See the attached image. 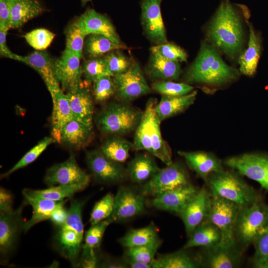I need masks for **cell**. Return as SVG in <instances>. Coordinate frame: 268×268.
<instances>
[{
    "label": "cell",
    "instance_id": "obj_26",
    "mask_svg": "<svg viewBox=\"0 0 268 268\" xmlns=\"http://www.w3.org/2000/svg\"><path fill=\"white\" fill-rule=\"evenodd\" d=\"M74 118L93 125V105L90 91L81 84L66 94Z\"/></svg>",
    "mask_w": 268,
    "mask_h": 268
},
{
    "label": "cell",
    "instance_id": "obj_31",
    "mask_svg": "<svg viewBox=\"0 0 268 268\" xmlns=\"http://www.w3.org/2000/svg\"><path fill=\"white\" fill-rule=\"evenodd\" d=\"M221 242L222 235L220 230L213 223L206 220L194 230L183 248H208L220 244Z\"/></svg>",
    "mask_w": 268,
    "mask_h": 268
},
{
    "label": "cell",
    "instance_id": "obj_28",
    "mask_svg": "<svg viewBox=\"0 0 268 268\" xmlns=\"http://www.w3.org/2000/svg\"><path fill=\"white\" fill-rule=\"evenodd\" d=\"M126 169L127 178L137 184H143L160 169L154 159L146 153L135 155Z\"/></svg>",
    "mask_w": 268,
    "mask_h": 268
},
{
    "label": "cell",
    "instance_id": "obj_35",
    "mask_svg": "<svg viewBox=\"0 0 268 268\" xmlns=\"http://www.w3.org/2000/svg\"><path fill=\"white\" fill-rule=\"evenodd\" d=\"M160 242L161 240L153 223L142 228L131 229L119 240V243L125 248Z\"/></svg>",
    "mask_w": 268,
    "mask_h": 268
},
{
    "label": "cell",
    "instance_id": "obj_39",
    "mask_svg": "<svg viewBox=\"0 0 268 268\" xmlns=\"http://www.w3.org/2000/svg\"><path fill=\"white\" fill-rule=\"evenodd\" d=\"M111 223V221L107 218L91 226L85 233L84 243L82 245L80 256L93 254L100 251V246L103 237Z\"/></svg>",
    "mask_w": 268,
    "mask_h": 268
},
{
    "label": "cell",
    "instance_id": "obj_20",
    "mask_svg": "<svg viewBox=\"0 0 268 268\" xmlns=\"http://www.w3.org/2000/svg\"><path fill=\"white\" fill-rule=\"evenodd\" d=\"M199 190L191 184L155 196L150 203L156 209L179 214Z\"/></svg>",
    "mask_w": 268,
    "mask_h": 268
},
{
    "label": "cell",
    "instance_id": "obj_46",
    "mask_svg": "<svg viewBox=\"0 0 268 268\" xmlns=\"http://www.w3.org/2000/svg\"><path fill=\"white\" fill-rule=\"evenodd\" d=\"M93 94L97 102H104L116 93L115 84L111 75L101 76L93 81Z\"/></svg>",
    "mask_w": 268,
    "mask_h": 268
},
{
    "label": "cell",
    "instance_id": "obj_7",
    "mask_svg": "<svg viewBox=\"0 0 268 268\" xmlns=\"http://www.w3.org/2000/svg\"><path fill=\"white\" fill-rule=\"evenodd\" d=\"M268 225V204L261 198L240 207L234 227L236 241L243 247L254 244Z\"/></svg>",
    "mask_w": 268,
    "mask_h": 268
},
{
    "label": "cell",
    "instance_id": "obj_59",
    "mask_svg": "<svg viewBox=\"0 0 268 268\" xmlns=\"http://www.w3.org/2000/svg\"><path fill=\"white\" fill-rule=\"evenodd\" d=\"M7 0L11 1V0Z\"/></svg>",
    "mask_w": 268,
    "mask_h": 268
},
{
    "label": "cell",
    "instance_id": "obj_17",
    "mask_svg": "<svg viewBox=\"0 0 268 268\" xmlns=\"http://www.w3.org/2000/svg\"><path fill=\"white\" fill-rule=\"evenodd\" d=\"M161 0H142L141 24L144 31L152 42L157 45L167 42L161 11Z\"/></svg>",
    "mask_w": 268,
    "mask_h": 268
},
{
    "label": "cell",
    "instance_id": "obj_24",
    "mask_svg": "<svg viewBox=\"0 0 268 268\" xmlns=\"http://www.w3.org/2000/svg\"><path fill=\"white\" fill-rule=\"evenodd\" d=\"M49 92L53 104L51 117V135L56 142L61 143V134L63 128L74 118L66 94L60 87Z\"/></svg>",
    "mask_w": 268,
    "mask_h": 268
},
{
    "label": "cell",
    "instance_id": "obj_43",
    "mask_svg": "<svg viewBox=\"0 0 268 268\" xmlns=\"http://www.w3.org/2000/svg\"><path fill=\"white\" fill-rule=\"evenodd\" d=\"M115 195L109 192L94 204L90 213L89 222L91 225L107 219L112 214Z\"/></svg>",
    "mask_w": 268,
    "mask_h": 268
},
{
    "label": "cell",
    "instance_id": "obj_38",
    "mask_svg": "<svg viewBox=\"0 0 268 268\" xmlns=\"http://www.w3.org/2000/svg\"><path fill=\"white\" fill-rule=\"evenodd\" d=\"M79 185H58L41 190L25 189L22 191L29 195L55 201H61L73 198L78 192L86 189Z\"/></svg>",
    "mask_w": 268,
    "mask_h": 268
},
{
    "label": "cell",
    "instance_id": "obj_25",
    "mask_svg": "<svg viewBox=\"0 0 268 268\" xmlns=\"http://www.w3.org/2000/svg\"><path fill=\"white\" fill-rule=\"evenodd\" d=\"M93 134V125L73 118L63 128L61 134V143L75 149H80L90 143Z\"/></svg>",
    "mask_w": 268,
    "mask_h": 268
},
{
    "label": "cell",
    "instance_id": "obj_57",
    "mask_svg": "<svg viewBox=\"0 0 268 268\" xmlns=\"http://www.w3.org/2000/svg\"><path fill=\"white\" fill-rule=\"evenodd\" d=\"M257 268H268V258L261 263L256 264L253 266Z\"/></svg>",
    "mask_w": 268,
    "mask_h": 268
},
{
    "label": "cell",
    "instance_id": "obj_18",
    "mask_svg": "<svg viewBox=\"0 0 268 268\" xmlns=\"http://www.w3.org/2000/svg\"><path fill=\"white\" fill-rule=\"evenodd\" d=\"M211 201V197L207 189L203 187L179 214L188 237L199 225L207 220Z\"/></svg>",
    "mask_w": 268,
    "mask_h": 268
},
{
    "label": "cell",
    "instance_id": "obj_27",
    "mask_svg": "<svg viewBox=\"0 0 268 268\" xmlns=\"http://www.w3.org/2000/svg\"><path fill=\"white\" fill-rule=\"evenodd\" d=\"M25 202L32 208L31 218L24 222L23 232L28 231L36 224L42 221L50 220L53 212L58 207L65 204L67 200L55 201L47 199L37 197L22 192Z\"/></svg>",
    "mask_w": 268,
    "mask_h": 268
},
{
    "label": "cell",
    "instance_id": "obj_40",
    "mask_svg": "<svg viewBox=\"0 0 268 268\" xmlns=\"http://www.w3.org/2000/svg\"><path fill=\"white\" fill-rule=\"evenodd\" d=\"M65 35V50L72 53L81 60L83 57L85 38L87 36L77 19L68 26Z\"/></svg>",
    "mask_w": 268,
    "mask_h": 268
},
{
    "label": "cell",
    "instance_id": "obj_12",
    "mask_svg": "<svg viewBox=\"0 0 268 268\" xmlns=\"http://www.w3.org/2000/svg\"><path fill=\"white\" fill-rule=\"evenodd\" d=\"M224 164L258 182L268 191V154L246 153L227 158Z\"/></svg>",
    "mask_w": 268,
    "mask_h": 268
},
{
    "label": "cell",
    "instance_id": "obj_14",
    "mask_svg": "<svg viewBox=\"0 0 268 268\" xmlns=\"http://www.w3.org/2000/svg\"><path fill=\"white\" fill-rule=\"evenodd\" d=\"M117 97L123 101H130L151 92L139 65L133 63L125 72L112 76Z\"/></svg>",
    "mask_w": 268,
    "mask_h": 268
},
{
    "label": "cell",
    "instance_id": "obj_10",
    "mask_svg": "<svg viewBox=\"0 0 268 268\" xmlns=\"http://www.w3.org/2000/svg\"><path fill=\"white\" fill-rule=\"evenodd\" d=\"M240 207L234 202L221 197H211L207 220L215 225L222 235V245L236 243L234 227Z\"/></svg>",
    "mask_w": 268,
    "mask_h": 268
},
{
    "label": "cell",
    "instance_id": "obj_54",
    "mask_svg": "<svg viewBox=\"0 0 268 268\" xmlns=\"http://www.w3.org/2000/svg\"><path fill=\"white\" fill-rule=\"evenodd\" d=\"M99 268H128L129 267L124 259L121 260L102 255Z\"/></svg>",
    "mask_w": 268,
    "mask_h": 268
},
{
    "label": "cell",
    "instance_id": "obj_52",
    "mask_svg": "<svg viewBox=\"0 0 268 268\" xmlns=\"http://www.w3.org/2000/svg\"><path fill=\"white\" fill-rule=\"evenodd\" d=\"M13 196L10 191L0 188V212H9L13 209Z\"/></svg>",
    "mask_w": 268,
    "mask_h": 268
},
{
    "label": "cell",
    "instance_id": "obj_29",
    "mask_svg": "<svg viewBox=\"0 0 268 268\" xmlns=\"http://www.w3.org/2000/svg\"><path fill=\"white\" fill-rule=\"evenodd\" d=\"M188 249L173 253L159 255L155 258L153 268H201L200 254H193Z\"/></svg>",
    "mask_w": 268,
    "mask_h": 268
},
{
    "label": "cell",
    "instance_id": "obj_11",
    "mask_svg": "<svg viewBox=\"0 0 268 268\" xmlns=\"http://www.w3.org/2000/svg\"><path fill=\"white\" fill-rule=\"evenodd\" d=\"M145 197L139 189L120 186L115 195L112 213L108 218L111 223H118L143 214L145 211Z\"/></svg>",
    "mask_w": 268,
    "mask_h": 268
},
{
    "label": "cell",
    "instance_id": "obj_23",
    "mask_svg": "<svg viewBox=\"0 0 268 268\" xmlns=\"http://www.w3.org/2000/svg\"><path fill=\"white\" fill-rule=\"evenodd\" d=\"M178 153L196 175L205 182L211 174L224 170L221 160L211 153L179 151Z\"/></svg>",
    "mask_w": 268,
    "mask_h": 268
},
{
    "label": "cell",
    "instance_id": "obj_37",
    "mask_svg": "<svg viewBox=\"0 0 268 268\" xmlns=\"http://www.w3.org/2000/svg\"><path fill=\"white\" fill-rule=\"evenodd\" d=\"M125 49H127L125 45L115 43L104 35L91 34L87 35L85 40L83 51L91 59L102 57L113 51Z\"/></svg>",
    "mask_w": 268,
    "mask_h": 268
},
{
    "label": "cell",
    "instance_id": "obj_6",
    "mask_svg": "<svg viewBox=\"0 0 268 268\" xmlns=\"http://www.w3.org/2000/svg\"><path fill=\"white\" fill-rule=\"evenodd\" d=\"M143 112L126 103H110L96 114L94 121L101 134L122 136L135 131Z\"/></svg>",
    "mask_w": 268,
    "mask_h": 268
},
{
    "label": "cell",
    "instance_id": "obj_50",
    "mask_svg": "<svg viewBox=\"0 0 268 268\" xmlns=\"http://www.w3.org/2000/svg\"><path fill=\"white\" fill-rule=\"evenodd\" d=\"M254 244L255 252L253 257V266L268 258V225Z\"/></svg>",
    "mask_w": 268,
    "mask_h": 268
},
{
    "label": "cell",
    "instance_id": "obj_47",
    "mask_svg": "<svg viewBox=\"0 0 268 268\" xmlns=\"http://www.w3.org/2000/svg\"><path fill=\"white\" fill-rule=\"evenodd\" d=\"M119 50L111 51L104 56L112 76L125 72L133 64Z\"/></svg>",
    "mask_w": 268,
    "mask_h": 268
},
{
    "label": "cell",
    "instance_id": "obj_4",
    "mask_svg": "<svg viewBox=\"0 0 268 268\" xmlns=\"http://www.w3.org/2000/svg\"><path fill=\"white\" fill-rule=\"evenodd\" d=\"M156 104L153 98L146 102L140 123L134 131L133 149L145 150L168 165L173 162L172 154L161 135V122L155 110Z\"/></svg>",
    "mask_w": 268,
    "mask_h": 268
},
{
    "label": "cell",
    "instance_id": "obj_13",
    "mask_svg": "<svg viewBox=\"0 0 268 268\" xmlns=\"http://www.w3.org/2000/svg\"><path fill=\"white\" fill-rule=\"evenodd\" d=\"M85 161L95 181L99 184L112 185L123 182L127 178L126 169L99 150L86 152Z\"/></svg>",
    "mask_w": 268,
    "mask_h": 268
},
{
    "label": "cell",
    "instance_id": "obj_48",
    "mask_svg": "<svg viewBox=\"0 0 268 268\" xmlns=\"http://www.w3.org/2000/svg\"><path fill=\"white\" fill-rule=\"evenodd\" d=\"M55 35L45 28H38L26 33L24 38L28 44L38 51L47 49L54 39Z\"/></svg>",
    "mask_w": 268,
    "mask_h": 268
},
{
    "label": "cell",
    "instance_id": "obj_44",
    "mask_svg": "<svg viewBox=\"0 0 268 268\" xmlns=\"http://www.w3.org/2000/svg\"><path fill=\"white\" fill-rule=\"evenodd\" d=\"M82 68L84 78L89 82L104 75L111 76L104 57L88 59L85 61Z\"/></svg>",
    "mask_w": 268,
    "mask_h": 268
},
{
    "label": "cell",
    "instance_id": "obj_36",
    "mask_svg": "<svg viewBox=\"0 0 268 268\" xmlns=\"http://www.w3.org/2000/svg\"><path fill=\"white\" fill-rule=\"evenodd\" d=\"M132 149L133 142L121 135H111L102 142L99 150L111 160L122 163L127 160Z\"/></svg>",
    "mask_w": 268,
    "mask_h": 268
},
{
    "label": "cell",
    "instance_id": "obj_2",
    "mask_svg": "<svg viewBox=\"0 0 268 268\" xmlns=\"http://www.w3.org/2000/svg\"><path fill=\"white\" fill-rule=\"evenodd\" d=\"M239 76L238 71L227 65L214 47L203 43L184 79L188 83L219 86L235 80Z\"/></svg>",
    "mask_w": 268,
    "mask_h": 268
},
{
    "label": "cell",
    "instance_id": "obj_15",
    "mask_svg": "<svg viewBox=\"0 0 268 268\" xmlns=\"http://www.w3.org/2000/svg\"><path fill=\"white\" fill-rule=\"evenodd\" d=\"M90 181V176L78 165L72 154L66 161L50 167L44 177V182L49 187L58 185H79L87 188Z\"/></svg>",
    "mask_w": 268,
    "mask_h": 268
},
{
    "label": "cell",
    "instance_id": "obj_56",
    "mask_svg": "<svg viewBox=\"0 0 268 268\" xmlns=\"http://www.w3.org/2000/svg\"><path fill=\"white\" fill-rule=\"evenodd\" d=\"M124 260L128 265L129 268H151L152 266L150 265L145 264L139 262H135L125 258H123Z\"/></svg>",
    "mask_w": 268,
    "mask_h": 268
},
{
    "label": "cell",
    "instance_id": "obj_51",
    "mask_svg": "<svg viewBox=\"0 0 268 268\" xmlns=\"http://www.w3.org/2000/svg\"><path fill=\"white\" fill-rule=\"evenodd\" d=\"M11 2L7 0H0V28L10 29Z\"/></svg>",
    "mask_w": 268,
    "mask_h": 268
},
{
    "label": "cell",
    "instance_id": "obj_19",
    "mask_svg": "<svg viewBox=\"0 0 268 268\" xmlns=\"http://www.w3.org/2000/svg\"><path fill=\"white\" fill-rule=\"evenodd\" d=\"M80 59L72 53L65 50L55 61V74L63 89L68 92L82 84V68Z\"/></svg>",
    "mask_w": 268,
    "mask_h": 268
},
{
    "label": "cell",
    "instance_id": "obj_58",
    "mask_svg": "<svg viewBox=\"0 0 268 268\" xmlns=\"http://www.w3.org/2000/svg\"><path fill=\"white\" fill-rule=\"evenodd\" d=\"M91 0H81V2L84 4L87 3V2L90 1Z\"/></svg>",
    "mask_w": 268,
    "mask_h": 268
},
{
    "label": "cell",
    "instance_id": "obj_22",
    "mask_svg": "<svg viewBox=\"0 0 268 268\" xmlns=\"http://www.w3.org/2000/svg\"><path fill=\"white\" fill-rule=\"evenodd\" d=\"M77 19L86 36L91 34H101L115 43L122 44L110 20L94 9H87Z\"/></svg>",
    "mask_w": 268,
    "mask_h": 268
},
{
    "label": "cell",
    "instance_id": "obj_45",
    "mask_svg": "<svg viewBox=\"0 0 268 268\" xmlns=\"http://www.w3.org/2000/svg\"><path fill=\"white\" fill-rule=\"evenodd\" d=\"M155 91L163 95L179 96L193 91V87L187 83H177L170 80H159L152 84Z\"/></svg>",
    "mask_w": 268,
    "mask_h": 268
},
{
    "label": "cell",
    "instance_id": "obj_9",
    "mask_svg": "<svg viewBox=\"0 0 268 268\" xmlns=\"http://www.w3.org/2000/svg\"><path fill=\"white\" fill-rule=\"evenodd\" d=\"M189 175L179 162H172L160 168L150 180L142 185L139 190L145 196L153 197L166 192L191 184Z\"/></svg>",
    "mask_w": 268,
    "mask_h": 268
},
{
    "label": "cell",
    "instance_id": "obj_16",
    "mask_svg": "<svg viewBox=\"0 0 268 268\" xmlns=\"http://www.w3.org/2000/svg\"><path fill=\"white\" fill-rule=\"evenodd\" d=\"M202 249V253L200 254L201 268H234L241 263L242 246L237 241L228 246L220 244Z\"/></svg>",
    "mask_w": 268,
    "mask_h": 268
},
{
    "label": "cell",
    "instance_id": "obj_34",
    "mask_svg": "<svg viewBox=\"0 0 268 268\" xmlns=\"http://www.w3.org/2000/svg\"><path fill=\"white\" fill-rule=\"evenodd\" d=\"M246 21L249 28V40L247 49L239 57V64L240 72L246 75L251 76L256 71L260 57L261 41L252 25L247 20Z\"/></svg>",
    "mask_w": 268,
    "mask_h": 268
},
{
    "label": "cell",
    "instance_id": "obj_53",
    "mask_svg": "<svg viewBox=\"0 0 268 268\" xmlns=\"http://www.w3.org/2000/svg\"><path fill=\"white\" fill-rule=\"evenodd\" d=\"M8 29L0 28V56L16 60L18 55L13 53L6 44V35Z\"/></svg>",
    "mask_w": 268,
    "mask_h": 268
},
{
    "label": "cell",
    "instance_id": "obj_32",
    "mask_svg": "<svg viewBox=\"0 0 268 268\" xmlns=\"http://www.w3.org/2000/svg\"><path fill=\"white\" fill-rule=\"evenodd\" d=\"M182 70L179 62L166 59L157 54L151 53L146 67L147 74L158 80H177Z\"/></svg>",
    "mask_w": 268,
    "mask_h": 268
},
{
    "label": "cell",
    "instance_id": "obj_3",
    "mask_svg": "<svg viewBox=\"0 0 268 268\" xmlns=\"http://www.w3.org/2000/svg\"><path fill=\"white\" fill-rule=\"evenodd\" d=\"M85 203V200L70 199L67 218L64 224L56 227L53 238L55 249L74 268H76L83 245L82 212Z\"/></svg>",
    "mask_w": 268,
    "mask_h": 268
},
{
    "label": "cell",
    "instance_id": "obj_21",
    "mask_svg": "<svg viewBox=\"0 0 268 268\" xmlns=\"http://www.w3.org/2000/svg\"><path fill=\"white\" fill-rule=\"evenodd\" d=\"M16 61L35 69L41 76L49 90L60 87L55 74V61L46 52L36 50L25 56L18 55Z\"/></svg>",
    "mask_w": 268,
    "mask_h": 268
},
{
    "label": "cell",
    "instance_id": "obj_49",
    "mask_svg": "<svg viewBox=\"0 0 268 268\" xmlns=\"http://www.w3.org/2000/svg\"><path fill=\"white\" fill-rule=\"evenodd\" d=\"M151 53L170 61L185 62L187 60L186 52L180 47L171 43H164L153 46L150 49Z\"/></svg>",
    "mask_w": 268,
    "mask_h": 268
},
{
    "label": "cell",
    "instance_id": "obj_42",
    "mask_svg": "<svg viewBox=\"0 0 268 268\" xmlns=\"http://www.w3.org/2000/svg\"><path fill=\"white\" fill-rule=\"evenodd\" d=\"M161 243L126 248L124 258L152 266Z\"/></svg>",
    "mask_w": 268,
    "mask_h": 268
},
{
    "label": "cell",
    "instance_id": "obj_30",
    "mask_svg": "<svg viewBox=\"0 0 268 268\" xmlns=\"http://www.w3.org/2000/svg\"><path fill=\"white\" fill-rule=\"evenodd\" d=\"M197 95L196 90L179 96L162 95L155 108L159 121L161 123L163 121L186 110L194 103Z\"/></svg>",
    "mask_w": 268,
    "mask_h": 268
},
{
    "label": "cell",
    "instance_id": "obj_55",
    "mask_svg": "<svg viewBox=\"0 0 268 268\" xmlns=\"http://www.w3.org/2000/svg\"><path fill=\"white\" fill-rule=\"evenodd\" d=\"M68 215V210L65 207V204L58 207L53 212L50 220L56 227L65 223Z\"/></svg>",
    "mask_w": 268,
    "mask_h": 268
},
{
    "label": "cell",
    "instance_id": "obj_5",
    "mask_svg": "<svg viewBox=\"0 0 268 268\" xmlns=\"http://www.w3.org/2000/svg\"><path fill=\"white\" fill-rule=\"evenodd\" d=\"M211 197L230 201L240 207L249 206L261 197L237 173L223 170L211 174L205 181Z\"/></svg>",
    "mask_w": 268,
    "mask_h": 268
},
{
    "label": "cell",
    "instance_id": "obj_41",
    "mask_svg": "<svg viewBox=\"0 0 268 268\" xmlns=\"http://www.w3.org/2000/svg\"><path fill=\"white\" fill-rule=\"evenodd\" d=\"M56 142L52 137L46 136L29 150L12 167L1 175V178L8 177L15 171L33 162L52 143Z\"/></svg>",
    "mask_w": 268,
    "mask_h": 268
},
{
    "label": "cell",
    "instance_id": "obj_1",
    "mask_svg": "<svg viewBox=\"0 0 268 268\" xmlns=\"http://www.w3.org/2000/svg\"><path fill=\"white\" fill-rule=\"evenodd\" d=\"M237 6L228 0L222 1L208 29L212 42L231 58L240 52L243 43L242 26Z\"/></svg>",
    "mask_w": 268,
    "mask_h": 268
},
{
    "label": "cell",
    "instance_id": "obj_8",
    "mask_svg": "<svg viewBox=\"0 0 268 268\" xmlns=\"http://www.w3.org/2000/svg\"><path fill=\"white\" fill-rule=\"evenodd\" d=\"M24 202L18 208L0 212V263L7 265L16 251L20 235L23 231L22 216Z\"/></svg>",
    "mask_w": 268,
    "mask_h": 268
},
{
    "label": "cell",
    "instance_id": "obj_33",
    "mask_svg": "<svg viewBox=\"0 0 268 268\" xmlns=\"http://www.w3.org/2000/svg\"><path fill=\"white\" fill-rule=\"evenodd\" d=\"M11 2L10 29L22 26L41 14L44 8L38 0H12Z\"/></svg>",
    "mask_w": 268,
    "mask_h": 268
}]
</instances>
